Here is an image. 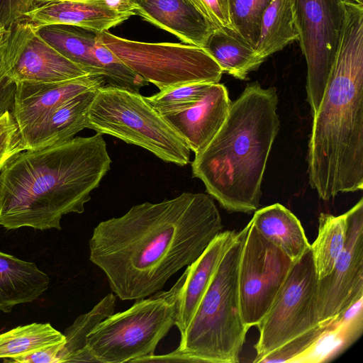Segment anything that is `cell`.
<instances>
[{
	"label": "cell",
	"instance_id": "6da1fadb",
	"mask_svg": "<svg viewBox=\"0 0 363 363\" xmlns=\"http://www.w3.org/2000/svg\"><path fill=\"white\" fill-rule=\"evenodd\" d=\"M223 228L208 195L184 192L159 203L144 202L124 215L100 222L89 242V259L121 300L161 291L193 263Z\"/></svg>",
	"mask_w": 363,
	"mask_h": 363
},
{
	"label": "cell",
	"instance_id": "7a4b0ae2",
	"mask_svg": "<svg viewBox=\"0 0 363 363\" xmlns=\"http://www.w3.org/2000/svg\"><path fill=\"white\" fill-rule=\"evenodd\" d=\"M111 164L99 133L19 152L0 172V225L61 230L63 216L84 212Z\"/></svg>",
	"mask_w": 363,
	"mask_h": 363
},
{
	"label": "cell",
	"instance_id": "3957f363",
	"mask_svg": "<svg viewBox=\"0 0 363 363\" xmlns=\"http://www.w3.org/2000/svg\"><path fill=\"white\" fill-rule=\"evenodd\" d=\"M343 4L340 42L308 148L309 184L324 201L363 189V5Z\"/></svg>",
	"mask_w": 363,
	"mask_h": 363
},
{
	"label": "cell",
	"instance_id": "277c9868",
	"mask_svg": "<svg viewBox=\"0 0 363 363\" xmlns=\"http://www.w3.org/2000/svg\"><path fill=\"white\" fill-rule=\"evenodd\" d=\"M277 105L275 88L247 84L213 140L195 154L193 177L228 211L250 213L259 207L267 162L280 128Z\"/></svg>",
	"mask_w": 363,
	"mask_h": 363
},
{
	"label": "cell",
	"instance_id": "5b68a950",
	"mask_svg": "<svg viewBox=\"0 0 363 363\" xmlns=\"http://www.w3.org/2000/svg\"><path fill=\"white\" fill-rule=\"evenodd\" d=\"M245 228L224 255L179 347L168 354L134 362L237 363L247 330L242 319L238 284Z\"/></svg>",
	"mask_w": 363,
	"mask_h": 363
},
{
	"label": "cell",
	"instance_id": "8992f818",
	"mask_svg": "<svg viewBox=\"0 0 363 363\" xmlns=\"http://www.w3.org/2000/svg\"><path fill=\"white\" fill-rule=\"evenodd\" d=\"M188 273L168 291L136 300L128 310L112 314L88 335L86 346L94 362L123 363L154 354L162 339L175 325Z\"/></svg>",
	"mask_w": 363,
	"mask_h": 363
},
{
	"label": "cell",
	"instance_id": "52a82bcc",
	"mask_svg": "<svg viewBox=\"0 0 363 363\" xmlns=\"http://www.w3.org/2000/svg\"><path fill=\"white\" fill-rule=\"evenodd\" d=\"M90 129L141 147L166 162L189 163L190 149L140 93L104 85L89 112Z\"/></svg>",
	"mask_w": 363,
	"mask_h": 363
},
{
	"label": "cell",
	"instance_id": "ba28073f",
	"mask_svg": "<svg viewBox=\"0 0 363 363\" xmlns=\"http://www.w3.org/2000/svg\"><path fill=\"white\" fill-rule=\"evenodd\" d=\"M101 42L147 82L160 90L190 82L218 83L223 74L203 48L143 43L99 33Z\"/></svg>",
	"mask_w": 363,
	"mask_h": 363
},
{
	"label": "cell",
	"instance_id": "9c48e42d",
	"mask_svg": "<svg viewBox=\"0 0 363 363\" xmlns=\"http://www.w3.org/2000/svg\"><path fill=\"white\" fill-rule=\"evenodd\" d=\"M318 278L311 249L294 262L268 313L257 325L258 363L287 342L319 325L316 294Z\"/></svg>",
	"mask_w": 363,
	"mask_h": 363
},
{
	"label": "cell",
	"instance_id": "30bf717a",
	"mask_svg": "<svg viewBox=\"0 0 363 363\" xmlns=\"http://www.w3.org/2000/svg\"><path fill=\"white\" fill-rule=\"evenodd\" d=\"M293 6L307 65V101L313 117L338 48L344 21L343 0H293Z\"/></svg>",
	"mask_w": 363,
	"mask_h": 363
},
{
	"label": "cell",
	"instance_id": "8fae6325",
	"mask_svg": "<svg viewBox=\"0 0 363 363\" xmlns=\"http://www.w3.org/2000/svg\"><path fill=\"white\" fill-rule=\"evenodd\" d=\"M245 230L238 284L242 316L250 329L268 313L294 262L264 238L251 220Z\"/></svg>",
	"mask_w": 363,
	"mask_h": 363
},
{
	"label": "cell",
	"instance_id": "7c38bea8",
	"mask_svg": "<svg viewBox=\"0 0 363 363\" xmlns=\"http://www.w3.org/2000/svg\"><path fill=\"white\" fill-rule=\"evenodd\" d=\"M347 239L331 272L318 279L319 323L342 314L363 298V199L346 212Z\"/></svg>",
	"mask_w": 363,
	"mask_h": 363
},
{
	"label": "cell",
	"instance_id": "4fadbf2b",
	"mask_svg": "<svg viewBox=\"0 0 363 363\" xmlns=\"http://www.w3.org/2000/svg\"><path fill=\"white\" fill-rule=\"evenodd\" d=\"M12 27L17 38V54L6 77L10 80L52 83L89 74L43 39L35 26L26 19L16 22Z\"/></svg>",
	"mask_w": 363,
	"mask_h": 363
},
{
	"label": "cell",
	"instance_id": "5bb4252c",
	"mask_svg": "<svg viewBox=\"0 0 363 363\" xmlns=\"http://www.w3.org/2000/svg\"><path fill=\"white\" fill-rule=\"evenodd\" d=\"M105 84L104 75L98 74H86L59 82L16 83L11 113L21 137L72 98Z\"/></svg>",
	"mask_w": 363,
	"mask_h": 363
},
{
	"label": "cell",
	"instance_id": "9a60e30c",
	"mask_svg": "<svg viewBox=\"0 0 363 363\" xmlns=\"http://www.w3.org/2000/svg\"><path fill=\"white\" fill-rule=\"evenodd\" d=\"M227 88L211 84L205 94L191 106L160 113L195 154L201 152L222 127L231 105Z\"/></svg>",
	"mask_w": 363,
	"mask_h": 363
},
{
	"label": "cell",
	"instance_id": "2e32d148",
	"mask_svg": "<svg viewBox=\"0 0 363 363\" xmlns=\"http://www.w3.org/2000/svg\"><path fill=\"white\" fill-rule=\"evenodd\" d=\"M134 12L189 45L203 48L217 28L190 0H130Z\"/></svg>",
	"mask_w": 363,
	"mask_h": 363
},
{
	"label": "cell",
	"instance_id": "e0dca14e",
	"mask_svg": "<svg viewBox=\"0 0 363 363\" xmlns=\"http://www.w3.org/2000/svg\"><path fill=\"white\" fill-rule=\"evenodd\" d=\"M131 16L111 9L97 1L61 0L32 9L23 18L36 27L67 25L101 33L122 23Z\"/></svg>",
	"mask_w": 363,
	"mask_h": 363
},
{
	"label": "cell",
	"instance_id": "ac0fdd59",
	"mask_svg": "<svg viewBox=\"0 0 363 363\" xmlns=\"http://www.w3.org/2000/svg\"><path fill=\"white\" fill-rule=\"evenodd\" d=\"M98 88L72 98L21 137L25 150L42 149L63 143L90 128L89 112Z\"/></svg>",
	"mask_w": 363,
	"mask_h": 363
},
{
	"label": "cell",
	"instance_id": "d6986e66",
	"mask_svg": "<svg viewBox=\"0 0 363 363\" xmlns=\"http://www.w3.org/2000/svg\"><path fill=\"white\" fill-rule=\"evenodd\" d=\"M235 230L220 232L190 265L179 300L175 325L182 337L208 289L224 255L237 237Z\"/></svg>",
	"mask_w": 363,
	"mask_h": 363
},
{
	"label": "cell",
	"instance_id": "ffe728a7",
	"mask_svg": "<svg viewBox=\"0 0 363 363\" xmlns=\"http://www.w3.org/2000/svg\"><path fill=\"white\" fill-rule=\"evenodd\" d=\"M50 278L36 264L0 252V310L32 302L48 288Z\"/></svg>",
	"mask_w": 363,
	"mask_h": 363
},
{
	"label": "cell",
	"instance_id": "44dd1931",
	"mask_svg": "<svg viewBox=\"0 0 363 363\" xmlns=\"http://www.w3.org/2000/svg\"><path fill=\"white\" fill-rule=\"evenodd\" d=\"M363 298L330 320L315 342L294 363H326L336 359L362 335Z\"/></svg>",
	"mask_w": 363,
	"mask_h": 363
},
{
	"label": "cell",
	"instance_id": "7402d4cb",
	"mask_svg": "<svg viewBox=\"0 0 363 363\" xmlns=\"http://www.w3.org/2000/svg\"><path fill=\"white\" fill-rule=\"evenodd\" d=\"M251 221L264 238L281 249L294 262L311 249L300 220L280 203L256 210Z\"/></svg>",
	"mask_w": 363,
	"mask_h": 363
},
{
	"label": "cell",
	"instance_id": "603a6c76",
	"mask_svg": "<svg viewBox=\"0 0 363 363\" xmlns=\"http://www.w3.org/2000/svg\"><path fill=\"white\" fill-rule=\"evenodd\" d=\"M37 33L64 57L89 74H103L94 55L99 32L67 25L36 27Z\"/></svg>",
	"mask_w": 363,
	"mask_h": 363
},
{
	"label": "cell",
	"instance_id": "cb8c5ba5",
	"mask_svg": "<svg viewBox=\"0 0 363 363\" xmlns=\"http://www.w3.org/2000/svg\"><path fill=\"white\" fill-rule=\"evenodd\" d=\"M223 73L245 80L259 68L254 48L233 28H216L203 48Z\"/></svg>",
	"mask_w": 363,
	"mask_h": 363
},
{
	"label": "cell",
	"instance_id": "d4e9b609",
	"mask_svg": "<svg viewBox=\"0 0 363 363\" xmlns=\"http://www.w3.org/2000/svg\"><path fill=\"white\" fill-rule=\"evenodd\" d=\"M298 40L293 0H272L265 9L258 40L254 48L260 66L270 55Z\"/></svg>",
	"mask_w": 363,
	"mask_h": 363
},
{
	"label": "cell",
	"instance_id": "484cf974",
	"mask_svg": "<svg viewBox=\"0 0 363 363\" xmlns=\"http://www.w3.org/2000/svg\"><path fill=\"white\" fill-rule=\"evenodd\" d=\"M116 307V296L108 294L89 312L78 316L68 327L65 342L57 357V363L94 362L86 346L90 333L104 320L111 315Z\"/></svg>",
	"mask_w": 363,
	"mask_h": 363
},
{
	"label": "cell",
	"instance_id": "4316f807",
	"mask_svg": "<svg viewBox=\"0 0 363 363\" xmlns=\"http://www.w3.org/2000/svg\"><path fill=\"white\" fill-rule=\"evenodd\" d=\"M347 239L346 213L340 216L321 213L318 233L311 250L318 279L329 274L342 252Z\"/></svg>",
	"mask_w": 363,
	"mask_h": 363
},
{
	"label": "cell",
	"instance_id": "83f0119b",
	"mask_svg": "<svg viewBox=\"0 0 363 363\" xmlns=\"http://www.w3.org/2000/svg\"><path fill=\"white\" fill-rule=\"evenodd\" d=\"M65 342L64 334L48 323L18 326L0 334V358H10Z\"/></svg>",
	"mask_w": 363,
	"mask_h": 363
},
{
	"label": "cell",
	"instance_id": "f1b7e54d",
	"mask_svg": "<svg viewBox=\"0 0 363 363\" xmlns=\"http://www.w3.org/2000/svg\"><path fill=\"white\" fill-rule=\"evenodd\" d=\"M94 55L103 71L105 84L136 93H139L142 87L148 85V82L128 67L101 42L99 33Z\"/></svg>",
	"mask_w": 363,
	"mask_h": 363
},
{
	"label": "cell",
	"instance_id": "f546056e",
	"mask_svg": "<svg viewBox=\"0 0 363 363\" xmlns=\"http://www.w3.org/2000/svg\"><path fill=\"white\" fill-rule=\"evenodd\" d=\"M272 0H228L232 27L255 48L264 12Z\"/></svg>",
	"mask_w": 363,
	"mask_h": 363
},
{
	"label": "cell",
	"instance_id": "4dcf8cb0",
	"mask_svg": "<svg viewBox=\"0 0 363 363\" xmlns=\"http://www.w3.org/2000/svg\"><path fill=\"white\" fill-rule=\"evenodd\" d=\"M211 84L190 82L160 90L152 96H146V101L160 113L186 108L199 101Z\"/></svg>",
	"mask_w": 363,
	"mask_h": 363
},
{
	"label": "cell",
	"instance_id": "1f68e13d",
	"mask_svg": "<svg viewBox=\"0 0 363 363\" xmlns=\"http://www.w3.org/2000/svg\"><path fill=\"white\" fill-rule=\"evenodd\" d=\"M330 322V320L320 323L317 326L293 338L278 349L265 356L259 362L294 363V361L297 357L308 350L315 342Z\"/></svg>",
	"mask_w": 363,
	"mask_h": 363
},
{
	"label": "cell",
	"instance_id": "d6a6232c",
	"mask_svg": "<svg viewBox=\"0 0 363 363\" xmlns=\"http://www.w3.org/2000/svg\"><path fill=\"white\" fill-rule=\"evenodd\" d=\"M25 150L19 128L11 111L0 117V172L17 154Z\"/></svg>",
	"mask_w": 363,
	"mask_h": 363
},
{
	"label": "cell",
	"instance_id": "836d02e7",
	"mask_svg": "<svg viewBox=\"0 0 363 363\" xmlns=\"http://www.w3.org/2000/svg\"><path fill=\"white\" fill-rule=\"evenodd\" d=\"M190 1L217 28H233L229 17L228 0Z\"/></svg>",
	"mask_w": 363,
	"mask_h": 363
},
{
	"label": "cell",
	"instance_id": "e575fe53",
	"mask_svg": "<svg viewBox=\"0 0 363 363\" xmlns=\"http://www.w3.org/2000/svg\"><path fill=\"white\" fill-rule=\"evenodd\" d=\"M65 342L43 347L29 352L4 359L18 363H57V357Z\"/></svg>",
	"mask_w": 363,
	"mask_h": 363
},
{
	"label": "cell",
	"instance_id": "d590c367",
	"mask_svg": "<svg viewBox=\"0 0 363 363\" xmlns=\"http://www.w3.org/2000/svg\"><path fill=\"white\" fill-rule=\"evenodd\" d=\"M29 11V0H0V23L9 29Z\"/></svg>",
	"mask_w": 363,
	"mask_h": 363
},
{
	"label": "cell",
	"instance_id": "8d00e7d4",
	"mask_svg": "<svg viewBox=\"0 0 363 363\" xmlns=\"http://www.w3.org/2000/svg\"><path fill=\"white\" fill-rule=\"evenodd\" d=\"M17 54V38L11 26L0 43V82L4 79L13 67Z\"/></svg>",
	"mask_w": 363,
	"mask_h": 363
},
{
	"label": "cell",
	"instance_id": "74e56055",
	"mask_svg": "<svg viewBox=\"0 0 363 363\" xmlns=\"http://www.w3.org/2000/svg\"><path fill=\"white\" fill-rule=\"evenodd\" d=\"M16 83L6 77L0 82V117L11 111L13 106Z\"/></svg>",
	"mask_w": 363,
	"mask_h": 363
},
{
	"label": "cell",
	"instance_id": "f35d334b",
	"mask_svg": "<svg viewBox=\"0 0 363 363\" xmlns=\"http://www.w3.org/2000/svg\"><path fill=\"white\" fill-rule=\"evenodd\" d=\"M9 29H6L3 25L0 23V43L4 39L6 35L9 33Z\"/></svg>",
	"mask_w": 363,
	"mask_h": 363
},
{
	"label": "cell",
	"instance_id": "ab89813d",
	"mask_svg": "<svg viewBox=\"0 0 363 363\" xmlns=\"http://www.w3.org/2000/svg\"><path fill=\"white\" fill-rule=\"evenodd\" d=\"M348 1H354L355 3L360 4L363 5V0H348Z\"/></svg>",
	"mask_w": 363,
	"mask_h": 363
}]
</instances>
